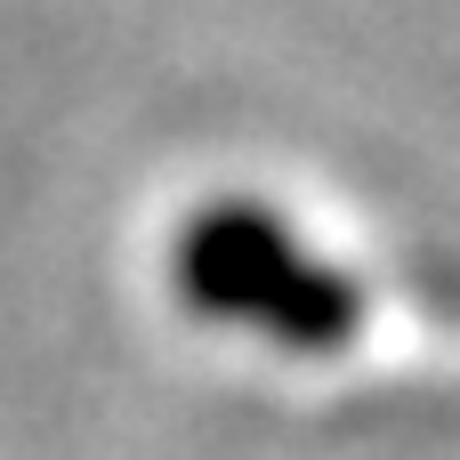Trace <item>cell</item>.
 <instances>
[{"label": "cell", "mask_w": 460, "mask_h": 460, "mask_svg": "<svg viewBox=\"0 0 460 460\" xmlns=\"http://www.w3.org/2000/svg\"><path fill=\"white\" fill-rule=\"evenodd\" d=\"M178 291L202 315L267 332L275 348H299V356H332L356 332V315H364L356 283L340 267H323L259 202H210L186 226V243H178Z\"/></svg>", "instance_id": "cell-1"}]
</instances>
